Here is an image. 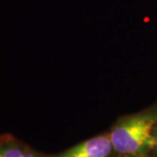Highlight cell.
Segmentation results:
<instances>
[{
    "label": "cell",
    "instance_id": "obj_1",
    "mask_svg": "<svg viewBox=\"0 0 157 157\" xmlns=\"http://www.w3.org/2000/svg\"><path fill=\"white\" fill-rule=\"evenodd\" d=\"M156 126L157 108L121 118L108 134L113 149L123 155H147L154 150Z\"/></svg>",
    "mask_w": 157,
    "mask_h": 157
},
{
    "label": "cell",
    "instance_id": "obj_2",
    "mask_svg": "<svg viewBox=\"0 0 157 157\" xmlns=\"http://www.w3.org/2000/svg\"><path fill=\"white\" fill-rule=\"evenodd\" d=\"M112 149L109 135H102L83 141L56 157H108Z\"/></svg>",
    "mask_w": 157,
    "mask_h": 157
},
{
    "label": "cell",
    "instance_id": "obj_3",
    "mask_svg": "<svg viewBox=\"0 0 157 157\" xmlns=\"http://www.w3.org/2000/svg\"><path fill=\"white\" fill-rule=\"evenodd\" d=\"M25 148L13 135H0V157H22Z\"/></svg>",
    "mask_w": 157,
    "mask_h": 157
},
{
    "label": "cell",
    "instance_id": "obj_4",
    "mask_svg": "<svg viewBox=\"0 0 157 157\" xmlns=\"http://www.w3.org/2000/svg\"><path fill=\"white\" fill-rule=\"evenodd\" d=\"M22 157H50L46 155H44L42 153H39V152L35 151V150H33L31 148H29L26 147L25 150L24 152V155H23Z\"/></svg>",
    "mask_w": 157,
    "mask_h": 157
},
{
    "label": "cell",
    "instance_id": "obj_5",
    "mask_svg": "<svg viewBox=\"0 0 157 157\" xmlns=\"http://www.w3.org/2000/svg\"><path fill=\"white\" fill-rule=\"evenodd\" d=\"M154 137H155V147H154V150L157 152V126L155 128L154 131Z\"/></svg>",
    "mask_w": 157,
    "mask_h": 157
},
{
    "label": "cell",
    "instance_id": "obj_6",
    "mask_svg": "<svg viewBox=\"0 0 157 157\" xmlns=\"http://www.w3.org/2000/svg\"><path fill=\"white\" fill-rule=\"evenodd\" d=\"M125 157H146V155H125Z\"/></svg>",
    "mask_w": 157,
    "mask_h": 157
}]
</instances>
